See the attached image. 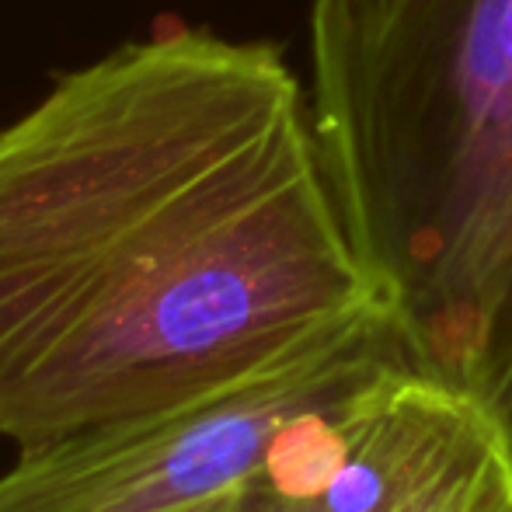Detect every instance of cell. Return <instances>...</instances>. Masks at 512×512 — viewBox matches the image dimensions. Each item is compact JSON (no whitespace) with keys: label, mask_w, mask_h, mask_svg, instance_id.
<instances>
[{"label":"cell","mask_w":512,"mask_h":512,"mask_svg":"<svg viewBox=\"0 0 512 512\" xmlns=\"http://www.w3.org/2000/svg\"><path fill=\"white\" fill-rule=\"evenodd\" d=\"M387 304L272 42L164 28L0 126V436L185 405Z\"/></svg>","instance_id":"cell-1"},{"label":"cell","mask_w":512,"mask_h":512,"mask_svg":"<svg viewBox=\"0 0 512 512\" xmlns=\"http://www.w3.org/2000/svg\"><path fill=\"white\" fill-rule=\"evenodd\" d=\"M192 512H512L492 418L418 359L300 418L269 464Z\"/></svg>","instance_id":"cell-4"},{"label":"cell","mask_w":512,"mask_h":512,"mask_svg":"<svg viewBox=\"0 0 512 512\" xmlns=\"http://www.w3.org/2000/svg\"><path fill=\"white\" fill-rule=\"evenodd\" d=\"M474 398L485 408V415L492 418L495 432L502 439V450H506L512 464V314L499 328V335H495L492 356H488Z\"/></svg>","instance_id":"cell-5"},{"label":"cell","mask_w":512,"mask_h":512,"mask_svg":"<svg viewBox=\"0 0 512 512\" xmlns=\"http://www.w3.org/2000/svg\"><path fill=\"white\" fill-rule=\"evenodd\" d=\"M405 359L398 314L373 304L203 398L25 446L0 474V512H192L255 478L304 415Z\"/></svg>","instance_id":"cell-3"},{"label":"cell","mask_w":512,"mask_h":512,"mask_svg":"<svg viewBox=\"0 0 512 512\" xmlns=\"http://www.w3.org/2000/svg\"><path fill=\"white\" fill-rule=\"evenodd\" d=\"M310 129L425 373L474 398L512 314V0H314Z\"/></svg>","instance_id":"cell-2"}]
</instances>
